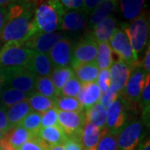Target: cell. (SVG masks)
<instances>
[{"label": "cell", "instance_id": "cell-1", "mask_svg": "<svg viewBox=\"0 0 150 150\" xmlns=\"http://www.w3.org/2000/svg\"><path fill=\"white\" fill-rule=\"evenodd\" d=\"M34 8L29 7L19 16L8 18L0 41L23 45L26 40L38 32L34 23Z\"/></svg>", "mask_w": 150, "mask_h": 150}, {"label": "cell", "instance_id": "cell-2", "mask_svg": "<svg viewBox=\"0 0 150 150\" xmlns=\"http://www.w3.org/2000/svg\"><path fill=\"white\" fill-rule=\"evenodd\" d=\"M65 12L57 0H46L34 11V23L38 32L54 33L57 30Z\"/></svg>", "mask_w": 150, "mask_h": 150}, {"label": "cell", "instance_id": "cell-3", "mask_svg": "<svg viewBox=\"0 0 150 150\" xmlns=\"http://www.w3.org/2000/svg\"><path fill=\"white\" fill-rule=\"evenodd\" d=\"M122 28L129 38L134 54L138 57L139 54L145 48L149 39V18L148 13L144 11L131 24L123 23Z\"/></svg>", "mask_w": 150, "mask_h": 150}, {"label": "cell", "instance_id": "cell-4", "mask_svg": "<svg viewBox=\"0 0 150 150\" xmlns=\"http://www.w3.org/2000/svg\"><path fill=\"white\" fill-rule=\"evenodd\" d=\"M33 51L17 43H6L0 48V67L4 69L26 68Z\"/></svg>", "mask_w": 150, "mask_h": 150}, {"label": "cell", "instance_id": "cell-5", "mask_svg": "<svg viewBox=\"0 0 150 150\" xmlns=\"http://www.w3.org/2000/svg\"><path fill=\"white\" fill-rule=\"evenodd\" d=\"M4 69V68H3ZM6 77V87L9 86L31 95L35 92L38 76L26 68L4 69Z\"/></svg>", "mask_w": 150, "mask_h": 150}, {"label": "cell", "instance_id": "cell-6", "mask_svg": "<svg viewBox=\"0 0 150 150\" xmlns=\"http://www.w3.org/2000/svg\"><path fill=\"white\" fill-rule=\"evenodd\" d=\"M109 46L119 60L129 65L131 69L141 64L139 58L134 54L129 38L123 28H116L109 40Z\"/></svg>", "mask_w": 150, "mask_h": 150}, {"label": "cell", "instance_id": "cell-7", "mask_svg": "<svg viewBox=\"0 0 150 150\" xmlns=\"http://www.w3.org/2000/svg\"><path fill=\"white\" fill-rule=\"evenodd\" d=\"M147 74L142 64L133 68L129 80L121 92V96H123V99L133 107L139 102Z\"/></svg>", "mask_w": 150, "mask_h": 150}, {"label": "cell", "instance_id": "cell-8", "mask_svg": "<svg viewBox=\"0 0 150 150\" xmlns=\"http://www.w3.org/2000/svg\"><path fill=\"white\" fill-rule=\"evenodd\" d=\"M86 122L85 112H65L58 110V123L68 139L81 141V135Z\"/></svg>", "mask_w": 150, "mask_h": 150}, {"label": "cell", "instance_id": "cell-9", "mask_svg": "<svg viewBox=\"0 0 150 150\" xmlns=\"http://www.w3.org/2000/svg\"><path fill=\"white\" fill-rule=\"evenodd\" d=\"M98 43L92 37L91 33L87 34L74 47L71 66L80 64H90L96 60Z\"/></svg>", "mask_w": 150, "mask_h": 150}, {"label": "cell", "instance_id": "cell-10", "mask_svg": "<svg viewBox=\"0 0 150 150\" xmlns=\"http://www.w3.org/2000/svg\"><path fill=\"white\" fill-rule=\"evenodd\" d=\"M64 37V34L59 32H37L26 40L23 46L37 53L46 54L54 48L56 43Z\"/></svg>", "mask_w": 150, "mask_h": 150}, {"label": "cell", "instance_id": "cell-11", "mask_svg": "<svg viewBox=\"0 0 150 150\" xmlns=\"http://www.w3.org/2000/svg\"><path fill=\"white\" fill-rule=\"evenodd\" d=\"M126 101L120 98L112 102L107 108V118L105 128L108 133L118 134L120 130L123 129L127 119V114L125 112Z\"/></svg>", "mask_w": 150, "mask_h": 150}, {"label": "cell", "instance_id": "cell-12", "mask_svg": "<svg viewBox=\"0 0 150 150\" xmlns=\"http://www.w3.org/2000/svg\"><path fill=\"white\" fill-rule=\"evenodd\" d=\"M74 42L69 38L64 37L48 52V58L55 68H63L71 65L73 59Z\"/></svg>", "mask_w": 150, "mask_h": 150}, {"label": "cell", "instance_id": "cell-13", "mask_svg": "<svg viewBox=\"0 0 150 150\" xmlns=\"http://www.w3.org/2000/svg\"><path fill=\"white\" fill-rule=\"evenodd\" d=\"M143 132V124L135 121L120 130L117 138L118 150H135Z\"/></svg>", "mask_w": 150, "mask_h": 150}, {"label": "cell", "instance_id": "cell-14", "mask_svg": "<svg viewBox=\"0 0 150 150\" xmlns=\"http://www.w3.org/2000/svg\"><path fill=\"white\" fill-rule=\"evenodd\" d=\"M87 18L88 14L83 9L66 11L61 18L59 28L69 32L81 31L87 25Z\"/></svg>", "mask_w": 150, "mask_h": 150}, {"label": "cell", "instance_id": "cell-15", "mask_svg": "<svg viewBox=\"0 0 150 150\" xmlns=\"http://www.w3.org/2000/svg\"><path fill=\"white\" fill-rule=\"evenodd\" d=\"M102 97V93L96 82L82 83L81 90L77 97L83 110L90 108L96 103H99Z\"/></svg>", "mask_w": 150, "mask_h": 150}, {"label": "cell", "instance_id": "cell-16", "mask_svg": "<svg viewBox=\"0 0 150 150\" xmlns=\"http://www.w3.org/2000/svg\"><path fill=\"white\" fill-rule=\"evenodd\" d=\"M26 69L37 75L38 77H50L54 67L48 58V54L33 51Z\"/></svg>", "mask_w": 150, "mask_h": 150}, {"label": "cell", "instance_id": "cell-17", "mask_svg": "<svg viewBox=\"0 0 150 150\" xmlns=\"http://www.w3.org/2000/svg\"><path fill=\"white\" fill-rule=\"evenodd\" d=\"M107 133L108 130L106 128L99 129L92 123L85 122L81 135V143L83 148L88 150H96L100 139Z\"/></svg>", "mask_w": 150, "mask_h": 150}, {"label": "cell", "instance_id": "cell-18", "mask_svg": "<svg viewBox=\"0 0 150 150\" xmlns=\"http://www.w3.org/2000/svg\"><path fill=\"white\" fill-rule=\"evenodd\" d=\"M116 28V19L112 16H108L93 28L91 35L98 43H108Z\"/></svg>", "mask_w": 150, "mask_h": 150}, {"label": "cell", "instance_id": "cell-19", "mask_svg": "<svg viewBox=\"0 0 150 150\" xmlns=\"http://www.w3.org/2000/svg\"><path fill=\"white\" fill-rule=\"evenodd\" d=\"M131 71L132 69L129 65L120 60L113 62L109 68L111 83L116 86L120 93L123 91L129 80Z\"/></svg>", "mask_w": 150, "mask_h": 150}, {"label": "cell", "instance_id": "cell-20", "mask_svg": "<svg viewBox=\"0 0 150 150\" xmlns=\"http://www.w3.org/2000/svg\"><path fill=\"white\" fill-rule=\"evenodd\" d=\"M37 136L45 142L50 149L58 145H64L66 140L68 139L64 130L59 125L42 128Z\"/></svg>", "mask_w": 150, "mask_h": 150}, {"label": "cell", "instance_id": "cell-21", "mask_svg": "<svg viewBox=\"0 0 150 150\" xmlns=\"http://www.w3.org/2000/svg\"><path fill=\"white\" fill-rule=\"evenodd\" d=\"M118 1L119 0H103L99 5L97 6L91 13L88 28L93 29L98 23L107 17L111 16V13L117 8Z\"/></svg>", "mask_w": 150, "mask_h": 150}, {"label": "cell", "instance_id": "cell-22", "mask_svg": "<svg viewBox=\"0 0 150 150\" xmlns=\"http://www.w3.org/2000/svg\"><path fill=\"white\" fill-rule=\"evenodd\" d=\"M36 136L37 135L30 133L20 125H17L4 134V139L7 140L14 149L18 150L24 143L35 138Z\"/></svg>", "mask_w": 150, "mask_h": 150}, {"label": "cell", "instance_id": "cell-23", "mask_svg": "<svg viewBox=\"0 0 150 150\" xmlns=\"http://www.w3.org/2000/svg\"><path fill=\"white\" fill-rule=\"evenodd\" d=\"M74 71V76L82 82V83H93L96 82L99 74V69L96 63L90 64H80L71 66Z\"/></svg>", "mask_w": 150, "mask_h": 150}, {"label": "cell", "instance_id": "cell-24", "mask_svg": "<svg viewBox=\"0 0 150 150\" xmlns=\"http://www.w3.org/2000/svg\"><path fill=\"white\" fill-rule=\"evenodd\" d=\"M32 111V108L29 106L28 100H25L13 105L8 109L6 113L8 122L13 127H14L17 125H19L22 120Z\"/></svg>", "mask_w": 150, "mask_h": 150}, {"label": "cell", "instance_id": "cell-25", "mask_svg": "<svg viewBox=\"0 0 150 150\" xmlns=\"http://www.w3.org/2000/svg\"><path fill=\"white\" fill-rule=\"evenodd\" d=\"M86 122L93 124L99 129H105L107 111L99 102L85 111Z\"/></svg>", "mask_w": 150, "mask_h": 150}, {"label": "cell", "instance_id": "cell-26", "mask_svg": "<svg viewBox=\"0 0 150 150\" xmlns=\"http://www.w3.org/2000/svg\"><path fill=\"white\" fill-rule=\"evenodd\" d=\"M145 0H120L123 16L129 21L134 20L143 13Z\"/></svg>", "mask_w": 150, "mask_h": 150}, {"label": "cell", "instance_id": "cell-27", "mask_svg": "<svg viewBox=\"0 0 150 150\" xmlns=\"http://www.w3.org/2000/svg\"><path fill=\"white\" fill-rule=\"evenodd\" d=\"M73 76H74V71L69 67H63V68H55L54 69L53 73L50 75V79L53 82L54 88L57 91L58 97H59V93L63 88V87Z\"/></svg>", "mask_w": 150, "mask_h": 150}, {"label": "cell", "instance_id": "cell-28", "mask_svg": "<svg viewBox=\"0 0 150 150\" xmlns=\"http://www.w3.org/2000/svg\"><path fill=\"white\" fill-rule=\"evenodd\" d=\"M28 103L32 110L33 109L34 112L39 113H42L50 108H55V100L43 96L37 92H34L29 96Z\"/></svg>", "mask_w": 150, "mask_h": 150}, {"label": "cell", "instance_id": "cell-29", "mask_svg": "<svg viewBox=\"0 0 150 150\" xmlns=\"http://www.w3.org/2000/svg\"><path fill=\"white\" fill-rule=\"evenodd\" d=\"M95 63L99 69H109L112 64V51L108 43H98Z\"/></svg>", "mask_w": 150, "mask_h": 150}, {"label": "cell", "instance_id": "cell-30", "mask_svg": "<svg viewBox=\"0 0 150 150\" xmlns=\"http://www.w3.org/2000/svg\"><path fill=\"white\" fill-rule=\"evenodd\" d=\"M29 96V94L15 88H7L1 94V103L8 109L18 103L28 100Z\"/></svg>", "mask_w": 150, "mask_h": 150}, {"label": "cell", "instance_id": "cell-31", "mask_svg": "<svg viewBox=\"0 0 150 150\" xmlns=\"http://www.w3.org/2000/svg\"><path fill=\"white\" fill-rule=\"evenodd\" d=\"M35 91L53 100L58 98L57 91L50 77H38Z\"/></svg>", "mask_w": 150, "mask_h": 150}, {"label": "cell", "instance_id": "cell-32", "mask_svg": "<svg viewBox=\"0 0 150 150\" xmlns=\"http://www.w3.org/2000/svg\"><path fill=\"white\" fill-rule=\"evenodd\" d=\"M55 108L65 112H82L84 111L76 98L58 97L55 99ZM85 112V111H84Z\"/></svg>", "mask_w": 150, "mask_h": 150}, {"label": "cell", "instance_id": "cell-33", "mask_svg": "<svg viewBox=\"0 0 150 150\" xmlns=\"http://www.w3.org/2000/svg\"><path fill=\"white\" fill-rule=\"evenodd\" d=\"M41 121H42L41 113L32 111L22 120L19 125L34 135H38L40 129H42Z\"/></svg>", "mask_w": 150, "mask_h": 150}, {"label": "cell", "instance_id": "cell-34", "mask_svg": "<svg viewBox=\"0 0 150 150\" xmlns=\"http://www.w3.org/2000/svg\"><path fill=\"white\" fill-rule=\"evenodd\" d=\"M139 106L143 110V116L145 120L149 117L150 104V75L147 74L143 91L140 97Z\"/></svg>", "mask_w": 150, "mask_h": 150}, {"label": "cell", "instance_id": "cell-35", "mask_svg": "<svg viewBox=\"0 0 150 150\" xmlns=\"http://www.w3.org/2000/svg\"><path fill=\"white\" fill-rule=\"evenodd\" d=\"M82 83L75 76H73L63 87L59 93V97H70L77 98L81 90Z\"/></svg>", "mask_w": 150, "mask_h": 150}, {"label": "cell", "instance_id": "cell-36", "mask_svg": "<svg viewBox=\"0 0 150 150\" xmlns=\"http://www.w3.org/2000/svg\"><path fill=\"white\" fill-rule=\"evenodd\" d=\"M117 138L118 134L107 133L100 139L96 150H118Z\"/></svg>", "mask_w": 150, "mask_h": 150}, {"label": "cell", "instance_id": "cell-37", "mask_svg": "<svg viewBox=\"0 0 150 150\" xmlns=\"http://www.w3.org/2000/svg\"><path fill=\"white\" fill-rule=\"evenodd\" d=\"M41 115H42V121H41L42 128H47V127L59 125L58 109L56 108H50L47 111L42 112Z\"/></svg>", "mask_w": 150, "mask_h": 150}, {"label": "cell", "instance_id": "cell-38", "mask_svg": "<svg viewBox=\"0 0 150 150\" xmlns=\"http://www.w3.org/2000/svg\"><path fill=\"white\" fill-rule=\"evenodd\" d=\"M120 95H121V93L117 88V87L115 85H113L112 83H111L108 90L104 94H102L101 99H100V103H102L103 106L107 109V108L112 102L117 100Z\"/></svg>", "mask_w": 150, "mask_h": 150}, {"label": "cell", "instance_id": "cell-39", "mask_svg": "<svg viewBox=\"0 0 150 150\" xmlns=\"http://www.w3.org/2000/svg\"><path fill=\"white\" fill-rule=\"evenodd\" d=\"M50 147L38 136L24 143L18 150H49Z\"/></svg>", "mask_w": 150, "mask_h": 150}, {"label": "cell", "instance_id": "cell-40", "mask_svg": "<svg viewBox=\"0 0 150 150\" xmlns=\"http://www.w3.org/2000/svg\"><path fill=\"white\" fill-rule=\"evenodd\" d=\"M97 84L98 85L102 94H104L108 90L111 85L110 81V73L109 69H103L99 72L98 79L96 81Z\"/></svg>", "mask_w": 150, "mask_h": 150}, {"label": "cell", "instance_id": "cell-41", "mask_svg": "<svg viewBox=\"0 0 150 150\" xmlns=\"http://www.w3.org/2000/svg\"><path fill=\"white\" fill-rule=\"evenodd\" d=\"M65 10H80L83 8V0H57Z\"/></svg>", "mask_w": 150, "mask_h": 150}, {"label": "cell", "instance_id": "cell-42", "mask_svg": "<svg viewBox=\"0 0 150 150\" xmlns=\"http://www.w3.org/2000/svg\"><path fill=\"white\" fill-rule=\"evenodd\" d=\"M6 111H7L6 108H0V131L3 132L4 134L13 128V126L8 122Z\"/></svg>", "mask_w": 150, "mask_h": 150}, {"label": "cell", "instance_id": "cell-43", "mask_svg": "<svg viewBox=\"0 0 150 150\" xmlns=\"http://www.w3.org/2000/svg\"><path fill=\"white\" fill-rule=\"evenodd\" d=\"M103 0H83V10L88 15L93 11V9L97 6L99 5Z\"/></svg>", "mask_w": 150, "mask_h": 150}, {"label": "cell", "instance_id": "cell-44", "mask_svg": "<svg viewBox=\"0 0 150 150\" xmlns=\"http://www.w3.org/2000/svg\"><path fill=\"white\" fill-rule=\"evenodd\" d=\"M65 150H82L83 145L81 141L74 139H68L64 144Z\"/></svg>", "mask_w": 150, "mask_h": 150}, {"label": "cell", "instance_id": "cell-45", "mask_svg": "<svg viewBox=\"0 0 150 150\" xmlns=\"http://www.w3.org/2000/svg\"><path fill=\"white\" fill-rule=\"evenodd\" d=\"M8 19V8L0 7V36L4 28Z\"/></svg>", "mask_w": 150, "mask_h": 150}, {"label": "cell", "instance_id": "cell-46", "mask_svg": "<svg viewBox=\"0 0 150 150\" xmlns=\"http://www.w3.org/2000/svg\"><path fill=\"white\" fill-rule=\"evenodd\" d=\"M144 71L149 74L150 71V47L149 43H148V48H147V53L145 55L144 59V66H143Z\"/></svg>", "mask_w": 150, "mask_h": 150}, {"label": "cell", "instance_id": "cell-47", "mask_svg": "<svg viewBox=\"0 0 150 150\" xmlns=\"http://www.w3.org/2000/svg\"><path fill=\"white\" fill-rule=\"evenodd\" d=\"M6 87V77L4 71L2 67H0V95L4 92V88Z\"/></svg>", "mask_w": 150, "mask_h": 150}, {"label": "cell", "instance_id": "cell-48", "mask_svg": "<svg viewBox=\"0 0 150 150\" xmlns=\"http://www.w3.org/2000/svg\"><path fill=\"white\" fill-rule=\"evenodd\" d=\"M0 150H15L4 139H0Z\"/></svg>", "mask_w": 150, "mask_h": 150}, {"label": "cell", "instance_id": "cell-49", "mask_svg": "<svg viewBox=\"0 0 150 150\" xmlns=\"http://www.w3.org/2000/svg\"><path fill=\"white\" fill-rule=\"evenodd\" d=\"M20 0H0V7L2 8H7L8 6H10L11 4L17 3Z\"/></svg>", "mask_w": 150, "mask_h": 150}, {"label": "cell", "instance_id": "cell-50", "mask_svg": "<svg viewBox=\"0 0 150 150\" xmlns=\"http://www.w3.org/2000/svg\"><path fill=\"white\" fill-rule=\"evenodd\" d=\"M139 150H150V142L149 139H148L144 143V144L141 147V149Z\"/></svg>", "mask_w": 150, "mask_h": 150}, {"label": "cell", "instance_id": "cell-51", "mask_svg": "<svg viewBox=\"0 0 150 150\" xmlns=\"http://www.w3.org/2000/svg\"><path fill=\"white\" fill-rule=\"evenodd\" d=\"M49 150H65L64 145H58V146H55L53 147L52 149H50Z\"/></svg>", "mask_w": 150, "mask_h": 150}, {"label": "cell", "instance_id": "cell-52", "mask_svg": "<svg viewBox=\"0 0 150 150\" xmlns=\"http://www.w3.org/2000/svg\"><path fill=\"white\" fill-rule=\"evenodd\" d=\"M4 134L3 132H1V131H0V139H4Z\"/></svg>", "mask_w": 150, "mask_h": 150}, {"label": "cell", "instance_id": "cell-53", "mask_svg": "<svg viewBox=\"0 0 150 150\" xmlns=\"http://www.w3.org/2000/svg\"><path fill=\"white\" fill-rule=\"evenodd\" d=\"M5 108V107L2 104V103H1V101H0V108Z\"/></svg>", "mask_w": 150, "mask_h": 150}, {"label": "cell", "instance_id": "cell-54", "mask_svg": "<svg viewBox=\"0 0 150 150\" xmlns=\"http://www.w3.org/2000/svg\"><path fill=\"white\" fill-rule=\"evenodd\" d=\"M82 150H88V149H84V148H83V149H82Z\"/></svg>", "mask_w": 150, "mask_h": 150}, {"label": "cell", "instance_id": "cell-55", "mask_svg": "<svg viewBox=\"0 0 150 150\" xmlns=\"http://www.w3.org/2000/svg\"><path fill=\"white\" fill-rule=\"evenodd\" d=\"M0 48H1V41H0Z\"/></svg>", "mask_w": 150, "mask_h": 150}]
</instances>
